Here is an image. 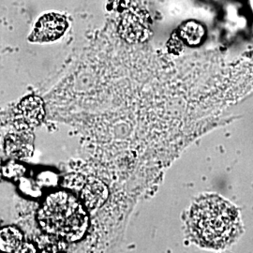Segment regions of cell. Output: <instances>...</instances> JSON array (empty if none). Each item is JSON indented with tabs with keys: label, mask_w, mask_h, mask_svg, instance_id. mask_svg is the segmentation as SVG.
<instances>
[{
	"label": "cell",
	"mask_w": 253,
	"mask_h": 253,
	"mask_svg": "<svg viewBox=\"0 0 253 253\" xmlns=\"http://www.w3.org/2000/svg\"><path fill=\"white\" fill-rule=\"evenodd\" d=\"M37 217L46 234L67 242L80 240L88 227V216L81 203L65 191L50 194Z\"/></svg>",
	"instance_id": "7a4b0ae2"
},
{
	"label": "cell",
	"mask_w": 253,
	"mask_h": 253,
	"mask_svg": "<svg viewBox=\"0 0 253 253\" xmlns=\"http://www.w3.org/2000/svg\"><path fill=\"white\" fill-rule=\"evenodd\" d=\"M188 228L194 242L219 250L236 239L240 232V218L236 208L229 202L217 196H207L192 206Z\"/></svg>",
	"instance_id": "6da1fadb"
},
{
	"label": "cell",
	"mask_w": 253,
	"mask_h": 253,
	"mask_svg": "<svg viewBox=\"0 0 253 253\" xmlns=\"http://www.w3.org/2000/svg\"><path fill=\"white\" fill-rule=\"evenodd\" d=\"M2 178V166H1V161H0V180Z\"/></svg>",
	"instance_id": "9c48e42d"
},
{
	"label": "cell",
	"mask_w": 253,
	"mask_h": 253,
	"mask_svg": "<svg viewBox=\"0 0 253 253\" xmlns=\"http://www.w3.org/2000/svg\"><path fill=\"white\" fill-rule=\"evenodd\" d=\"M203 34H204L203 29L198 25L188 24L182 29V36L188 43L192 45L199 43Z\"/></svg>",
	"instance_id": "ba28073f"
},
{
	"label": "cell",
	"mask_w": 253,
	"mask_h": 253,
	"mask_svg": "<svg viewBox=\"0 0 253 253\" xmlns=\"http://www.w3.org/2000/svg\"><path fill=\"white\" fill-rule=\"evenodd\" d=\"M45 117L44 102L40 97L28 96L19 103L14 118L18 129L30 130L42 124Z\"/></svg>",
	"instance_id": "3957f363"
},
{
	"label": "cell",
	"mask_w": 253,
	"mask_h": 253,
	"mask_svg": "<svg viewBox=\"0 0 253 253\" xmlns=\"http://www.w3.org/2000/svg\"><path fill=\"white\" fill-rule=\"evenodd\" d=\"M68 23L60 14L49 13L38 21L30 41L38 42H52L63 35Z\"/></svg>",
	"instance_id": "277c9868"
},
{
	"label": "cell",
	"mask_w": 253,
	"mask_h": 253,
	"mask_svg": "<svg viewBox=\"0 0 253 253\" xmlns=\"http://www.w3.org/2000/svg\"><path fill=\"white\" fill-rule=\"evenodd\" d=\"M35 137L30 130L18 129L5 139V151L14 159H27L34 151Z\"/></svg>",
	"instance_id": "5b68a950"
},
{
	"label": "cell",
	"mask_w": 253,
	"mask_h": 253,
	"mask_svg": "<svg viewBox=\"0 0 253 253\" xmlns=\"http://www.w3.org/2000/svg\"><path fill=\"white\" fill-rule=\"evenodd\" d=\"M81 196L87 208H99L107 198V189L100 181L91 178L84 184Z\"/></svg>",
	"instance_id": "8992f818"
},
{
	"label": "cell",
	"mask_w": 253,
	"mask_h": 253,
	"mask_svg": "<svg viewBox=\"0 0 253 253\" xmlns=\"http://www.w3.org/2000/svg\"><path fill=\"white\" fill-rule=\"evenodd\" d=\"M24 237L16 227H5L0 230V251L4 253H21Z\"/></svg>",
	"instance_id": "52a82bcc"
}]
</instances>
